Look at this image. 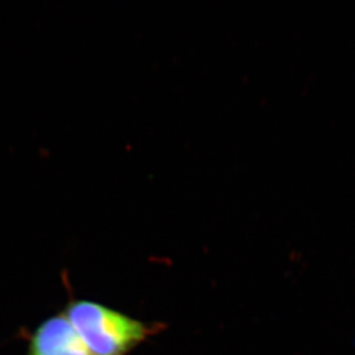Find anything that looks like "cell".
I'll return each instance as SVG.
<instances>
[{"label":"cell","mask_w":355,"mask_h":355,"mask_svg":"<svg viewBox=\"0 0 355 355\" xmlns=\"http://www.w3.org/2000/svg\"><path fill=\"white\" fill-rule=\"evenodd\" d=\"M62 312L91 355H128L158 331L155 324L90 299H71Z\"/></svg>","instance_id":"6da1fadb"},{"label":"cell","mask_w":355,"mask_h":355,"mask_svg":"<svg viewBox=\"0 0 355 355\" xmlns=\"http://www.w3.org/2000/svg\"><path fill=\"white\" fill-rule=\"evenodd\" d=\"M26 355H91L78 332L59 312L49 316L33 330Z\"/></svg>","instance_id":"7a4b0ae2"}]
</instances>
